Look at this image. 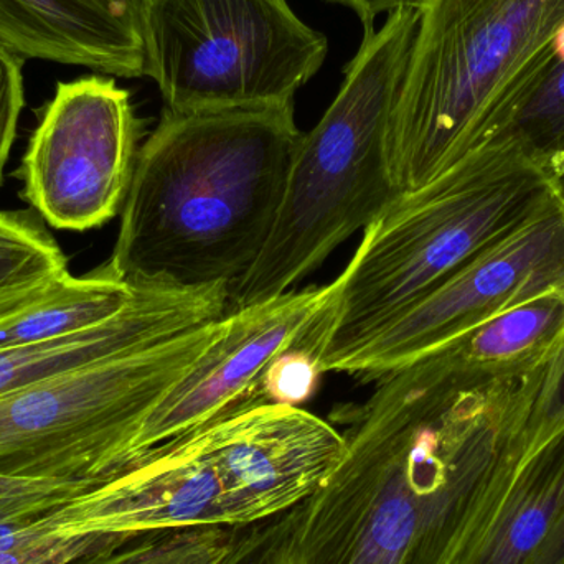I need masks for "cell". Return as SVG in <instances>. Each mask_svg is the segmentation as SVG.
I'll use <instances>...</instances> for the list:
<instances>
[{"instance_id": "obj_17", "label": "cell", "mask_w": 564, "mask_h": 564, "mask_svg": "<svg viewBox=\"0 0 564 564\" xmlns=\"http://www.w3.org/2000/svg\"><path fill=\"white\" fill-rule=\"evenodd\" d=\"M278 527L268 532L194 527L149 533L72 564H245L270 543Z\"/></svg>"}, {"instance_id": "obj_11", "label": "cell", "mask_w": 564, "mask_h": 564, "mask_svg": "<svg viewBox=\"0 0 564 564\" xmlns=\"http://www.w3.org/2000/svg\"><path fill=\"white\" fill-rule=\"evenodd\" d=\"M204 430L234 529L297 509L327 482L347 449L344 434L330 423L282 404H253Z\"/></svg>"}, {"instance_id": "obj_4", "label": "cell", "mask_w": 564, "mask_h": 564, "mask_svg": "<svg viewBox=\"0 0 564 564\" xmlns=\"http://www.w3.org/2000/svg\"><path fill=\"white\" fill-rule=\"evenodd\" d=\"M391 116L400 194L500 141L543 82L564 0H426Z\"/></svg>"}, {"instance_id": "obj_9", "label": "cell", "mask_w": 564, "mask_h": 564, "mask_svg": "<svg viewBox=\"0 0 564 564\" xmlns=\"http://www.w3.org/2000/svg\"><path fill=\"white\" fill-rule=\"evenodd\" d=\"M564 292V198L492 245L338 365L375 380L502 312Z\"/></svg>"}, {"instance_id": "obj_21", "label": "cell", "mask_w": 564, "mask_h": 564, "mask_svg": "<svg viewBox=\"0 0 564 564\" xmlns=\"http://www.w3.org/2000/svg\"><path fill=\"white\" fill-rule=\"evenodd\" d=\"M308 327L268 368L261 384L263 403L301 408L314 394L318 378L324 373L318 365L317 347L308 337Z\"/></svg>"}, {"instance_id": "obj_7", "label": "cell", "mask_w": 564, "mask_h": 564, "mask_svg": "<svg viewBox=\"0 0 564 564\" xmlns=\"http://www.w3.org/2000/svg\"><path fill=\"white\" fill-rule=\"evenodd\" d=\"M145 50L165 109L214 112L294 102L328 42L288 0H145Z\"/></svg>"}, {"instance_id": "obj_24", "label": "cell", "mask_w": 564, "mask_h": 564, "mask_svg": "<svg viewBox=\"0 0 564 564\" xmlns=\"http://www.w3.org/2000/svg\"><path fill=\"white\" fill-rule=\"evenodd\" d=\"M22 59L0 46V184L9 159L23 96Z\"/></svg>"}, {"instance_id": "obj_18", "label": "cell", "mask_w": 564, "mask_h": 564, "mask_svg": "<svg viewBox=\"0 0 564 564\" xmlns=\"http://www.w3.org/2000/svg\"><path fill=\"white\" fill-rule=\"evenodd\" d=\"M55 238L30 212H0V321L68 278Z\"/></svg>"}, {"instance_id": "obj_14", "label": "cell", "mask_w": 564, "mask_h": 564, "mask_svg": "<svg viewBox=\"0 0 564 564\" xmlns=\"http://www.w3.org/2000/svg\"><path fill=\"white\" fill-rule=\"evenodd\" d=\"M564 510V426L520 463L474 564H527Z\"/></svg>"}, {"instance_id": "obj_12", "label": "cell", "mask_w": 564, "mask_h": 564, "mask_svg": "<svg viewBox=\"0 0 564 564\" xmlns=\"http://www.w3.org/2000/svg\"><path fill=\"white\" fill-rule=\"evenodd\" d=\"M230 288H139L115 317L42 344L0 348V398L45 378L102 358L141 350L218 321L228 312Z\"/></svg>"}, {"instance_id": "obj_20", "label": "cell", "mask_w": 564, "mask_h": 564, "mask_svg": "<svg viewBox=\"0 0 564 564\" xmlns=\"http://www.w3.org/2000/svg\"><path fill=\"white\" fill-rule=\"evenodd\" d=\"M502 139L550 175L564 165V29L556 36V56L543 82L517 112Z\"/></svg>"}, {"instance_id": "obj_13", "label": "cell", "mask_w": 564, "mask_h": 564, "mask_svg": "<svg viewBox=\"0 0 564 564\" xmlns=\"http://www.w3.org/2000/svg\"><path fill=\"white\" fill-rule=\"evenodd\" d=\"M0 46L22 62L141 78L148 72L145 0H0Z\"/></svg>"}, {"instance_id": "obj_1", "label": "cell", "mask_w": 564, "mask_h": 564, "mask_svg": "<svg viewBox=\"0 0 564 564\" xmlns=\"http://www.w3.org/2000/svg\"><path fill=\"white\" fill-rule=\"evenodd\" d=\"M302 135L294 102L164 109L139 149L106 270L132 289L234 288L267 247Z\"/></svg>"}, {"instance_id": "obj_28", "label": "cell", "mask_w": 564, "mask_h": 564, "mask_svg": "<svg viewBox=\"0 0 564 564\" xmlns=\"http://www.w3.org/2000/svg\"><path fill=\"white\" fill-rule=\"evenodd\" d=\"M553 181L556 182V185H558L560 192H562L563 198H564V165L562 169H558V171L555 172V174L552 175Z\"/></svg>"}, {"instance_id": "obj_22", "label": "cell", "mask_w": 564, "mask_h": 564, "mask_svg": "<svg viewBox=\"0 0 564 564\" xmlns=\"http://www.w3.org/2000/svg\"><path fill=\"white\" fill-rule=\"evenodd\" d=\"M105 480L45 479L0 474V520L62 506L95 489Z\"/></svg>"}, {"instance_id": "obj_26", "label": "cell", "mask_w": 564, "mask_h": 564, "mask_svg": "<svg viewBox=\"0 0 564 564\" xmlns=\"http://www.w3.org/2000/svg\"><path fill=\"white\" fill-rule=\"evenodd\" d=\"M527 564H564V510L545 542Z\"/></svg>"}, {"instance_id": "obj_3", "label": "cell", "mask_w": 564, "mask_h": 564, "mask_svg": "<svg viewBox=\"0 0 564 564\" xmlns=\"http://www.w3.org/2000/svg\"><path fill=\"white\" fill-rule=\"evenodd\" d=\"M560 195L552 175L509 139L401 194L365 228L318 315L322 373L337 371L394 318Z\"/></svg>"}, {"instance_id": "obj_2", "label": "cell", "mask_w": 564, "mask_h": 564, "mask_svg": "<svg viewBox=\"0 0 564 564\" xmlns=\"http://www.w3.org/2000/svg\"><path fill=\"white\" fill-rule=\"evenodd\" d=\"M377 381L344 434V459L284 519L302 564H433L437 497L482 446L479 411L443 375L410 364Z\"/></svg>"}, {"instance_id": "obj_25", "label": "cell", "mask_w": 564, "mask_h": 564, "mask_svg": "<svg viewBox=\"0 0 564 564\" xmlns=\"http://www.w3.org/2000/svg\"><path fill=\"white\" fill-rule=\"evenodd\" d=\"M350 7L365 22H373L375 17L383 12H393L397 9H421L426 0H328Z\"/></svg>"}, {"instance_id": "obj_5", "label": "cell", "mask_w": 564, "mask_h": 564, "mask_svg": "<svg viewBox=\"0 0 564 564\" xmlns=\"http://www.w3.org/2000/svg\"><path fill=\"white\" fill-rule=\"evenodd\" d=\"M420 13L393 10L380 30L364 23L338 95L302 135L267 247L230 289L228 312L292 291L400 197L390 167L391 116Z\"/></svg>"}, {"instance_id": "obj_6", "label": "cell", "mask_w": 564, "mask_h": 564, "mask_svg": "<svg viewBox=\"0 0 564 564\" xmlns=\"http://www.w3.org/2000/svg\"><path fill=\"white\" fill-rule=\"evenodd\" d=\"M218 322L0 398V474L109 479L134 466L142 421L200 357Z\"/></svg>"}, {"instance_id": "obj_15", "label": "cell", "mask_w": 564, "mask_h": 564, "mask_svg": "<svg viewBox=\"0 0 564 564\" xmlns=\"http://www.w3.org/2000/svg\"><path fill=\"white\" fill-rule=\"evenodd\" d=\"M135 292L105 267L88 276L69 274L39 301L0 321V348L42 344L95 327L118 315Z\"/></svg>"}, {"instance_id": "obj_10", "label": "cell", "mask_w": 564, "mask_h": 564, "mask_svg": "<svg viewBox=\"0 0 564 564\" xmlns=\"http://www.w3.org/2000/svg\"><path fill=\"white\" fill-rule=\"evenodd\" d=\"M334 291V282L292 289L227 312L200 357L142 421L132 444L134 464L155 447L263 403L261 384L268 368L307 330Z\"/></svg>"}, {"instance_id": "obj_23", "label": "cell", "mask_w": 564, "mask_h": 564, "mask_svg": "<svg viewBox=\"0 0 564 564\" xmlns=\"http://www.w3.org/2000/svg\"><path fill=\"white\" fill-rule=\"evenodd\" d=\"M138 536L76 535L48 540L36 545L23 546L13 552L0 553V564H72L93 553L116 549Z\"/></svg>"}, {"instance_id": "obj_19", "label": "cell", "mask_w": 564, "mask_h": 564, "mask_svg": "<svg viewBox=\"0 0 564 564\" xmlns=\"http://www.w3.org/2000/svg\"><path fill=\"white\" fill-rule=\"evenodd\" d=\"M564 426V325L549 350L516 378L510 434L522 460Z\"/></svg>"}, {"instance_id": "obj_8", "label": "cell", "mask_w": 564, "mask_h": 564, "mask_svg": "<svg viewBox=\"0 0 564 564\" xmlns=\"http://www.w3.org/2000/svg\"><path fill=\"white\" fill-rule=\"evenodd\" d=\"M141 121L112 78L58 83L22 162L25 197L56 230L108 224L128 197Z\"/></svg>"}, {"instance_id": "obj_27", "label": "cell", "mask_w": 564, "mask_h": 564, "mask_svg": "<svg viewBox=\"0 0 564 564\" xmlns=\"http://www.w3.org/2000/svg\"><path fill=\"white\" fill-rule=\"evenodd\" d=\"M282 527H284V523L280 525V530H278L276 536H274V542L271 543L270 550L264 552L258 564H302L297 553L294 552L291 543L285 539Z\"/></svg>"}, {"instance_id": "obj_16", "label": "cell", "mask_w": 564, "mask_h": 564, "mask_svg": "<svg viewBox=\"0 0 564 564\" xmlns=\"http://www.w3.org/2000/svg\"><path fill=\"white\" fill-rule=\"evenodd\" d=\"M564 325V292H552L502 312L451 341L470 370L519 378L549 350Z\"/></svg>"}]
</instances>
